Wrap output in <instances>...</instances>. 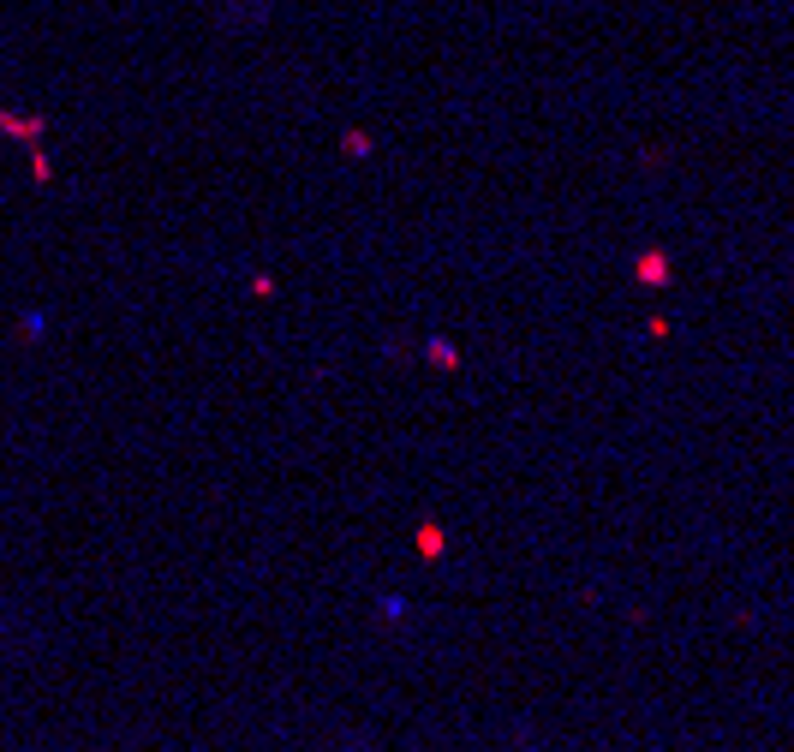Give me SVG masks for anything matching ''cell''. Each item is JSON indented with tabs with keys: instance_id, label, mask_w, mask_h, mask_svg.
Wrapping results in <instances>:
<instances>
[{
	"instance_id": "277c9868",
	"label": "cell",
	"mask_w": 794,
	"mask_h": 752,
	"mask_svg": "<svg viewBox=\"0 0 794 752\" xmlns=\"http://www.w3.org/2000/svg\"><path fill=\"white\" fill-rule=\"evenodd\" d=\"M347 156H371V138L364 132H347Z\"/></svg>"
},
{
	"instance_id": "6da1fadb",
	"label": "cell",
	"mask_w": 794,
	"mask_h": 752,
	"mask_svg": "<svg viewBox=\"0 0 794 752\" xmlns=\"http://www.w3.org/2000/svg\"><path fill=\"white\" fill-rule=\"evenodd\" d=\"M0 132L37 150V143H42V132H48V119H42V114H12V108H0Z\"/></svg>"
},
{
	"instance_id": "7a4b0ae2",
	"label": "cell",
	"mask_w": 794,
	"mask_h": 752,
	"mask_svg": "<svg viewBox=\"0 0 794 752\" xmlns=\"http://www.w3.org/2000/svg\"><path fill=\"white\" fill-rule=\"evenodd\" d=\"M639 281H651V287H663V281H669V263L657 257V251H645V257H639Z\"/></svg>"
},
{
	"instance_id": "3957f363",
	"label": "cell",
	"mask_w": 794,
	"mask_h": 752,
	"mask_svg": "<svg viewBox=\"0 0 794 752\" xmlns=\"http://www.w3.org/2000/svg\"><path fill=\"white\" fill-rule=\"evenodd\" d=\"M418 550H424V555H437V550H442V537H437V526H424V532H418Z\"/></svg>"
}]
</instances>
